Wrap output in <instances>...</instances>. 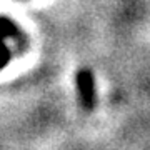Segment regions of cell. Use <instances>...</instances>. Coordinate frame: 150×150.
<instances>
[{
    "mask_svg": "<svg viewBox=\"0 0 150 150\" xmlns=\"http://www.w3.org/2000/svg\"><path fill=\"white\" fill-rule=\"evenodd\" d=\"M77 90L82 107L85 110H92L95 105V87H93V77L88 70H80L77 74Z\"/></svg>",
    "mask_w": 150,
    "mask_h": 150,
    "instance_id": "obj_1",
    "label": "cell"
},
{
    "mask_svg": "<svg viewBox=\"0 0 150 150\" xmlns=\"http://www.w3.org/2000/svg\"><path fill=\"white\" fill-rule=\"evenodd\" d=\"M17 33H18V30H17L15 25L8 18L0 17V40H5L8 37H15Z\"/></svg>",
    "mask_w": 150,
    "mask_h": 150,
    "instance_id": "obj_2",
    "label": "cell"
},
{
    "mask_svg": "<svg viewBox=\"0 0 150 150\" xmlns=\"http://www.w3.org/2000/svg\"><path fill=\"white\" fill-rule=\"evenodd\" d=\"M8 60H10V52H8L7 45L4 43V40H0V70L8 64Z\"/></svg>",
    "mask_w": 150,
    "mask_h": 150,
    "instance_id": "obj_3",
    "label": "cell"
}]
</instances>
